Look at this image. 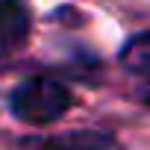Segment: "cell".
<instances>
[{"mask_svg": "<svg viewBox=\"0 0 150 150\" xmlns=\"http://www.w3.org/2000/svg\"><path fill=\"white\" fill-rule=\"evenodd\" d=\"M9 103L18 121L30 127H47L56 124L74 106V94L56 77H30L15 88Z\"/></svg>", "mask_w": 150, "mask_h": 150, "instance_id": "obj_1", "label": "cell"}, {"mask_svg": "<svg viewBox=\"0 0 150 150\" xmlns=\"http://www.w3.org/2000/svg\"><path fill=\"white\" fill-rule=\"evenodd\" d=\"M27 33H30L27 0H0V47L9 50L24 44Z\"/></svg>", "mask_w": 150, "mask_h": 150, "instance_id": "obj_2", "label": "cell"}, {"mask_svg": "<svg viewBox=\"0 0 150 150\" xmlns=\"http://www.w3.org/2000/svg\"><path fill=\"white\" fill-rule=\"evenodd\" d=\"M121 65L132 74H144L150 77V33H138L132 35L124 50H121Z\"/></svg>", "mask_w": 150, "mask_h": 150, "instance_id": "obj_3", "label": "cell"}, {"mask_svg": "<svg viewBox=\"0 0 150 150\" xmlns=\"http://www.w3.org/2000/svg\"><path fill=\"white\" fill-rule=\"evenodd\" d=\"M138 97H141V103H144V106H150V80H147V83L141 86V91H138Z\"/></svg>", "mask_w": 150, "mask_h": 150, "instance_id": "obj_4", "label": "cell"}]
</instances>
